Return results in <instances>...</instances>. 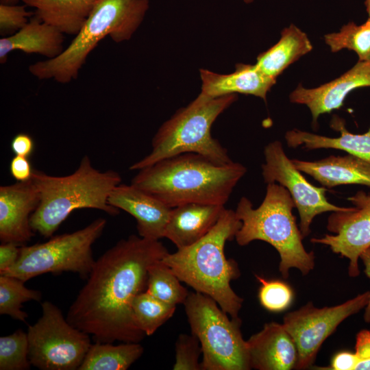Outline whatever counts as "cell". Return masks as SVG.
Listing matches in <instances>:
<instances>
[{
  "label": "cell",
  "instance_id": "cell-1",
  "mask_svg": "<svg viewBox=\"0 0 370 370\" xmlns=\"http://www.w3.org/2000/svg\"><path fill=\"white\" fill-rule=\"evenodd\" d=\"M169 251L159 240L131 235L95 261L66 319L95 341L140 343L146 336L134 323L132 305L146 291L149 267Z\"/></svg>",
  "mask_w": 370,
  "mask_h": 370
},
{
  "label": "cell",
  "instance_id": "cell-2",
  "mask_svg": "<svg viewBox=\"0 0 370 370\" xmlns=\"http://www.w3.org/2000/svg\"><path fill=\"white\" fill-rule=\"evenodd\" d=\"M246 172L239 162L219 165L184 153L138 170L131 184L171 208L189 203L224 206Z\"/></svg>",
  "mask_w": 370,
  "mask_h": 370
},
{
  "label": "cell",
  "instance_id": "cell-3",
  "mask_svg": "<svg viewBox=\"0 0 370 370\" xmlns=\"http://www.w3.org/2000/svg\"><path fill=\"white\" fill-rule=\"evenodd\" d=\"M241 225L236 212L225 208L203 238L174 253L168 252L161 259L181 282L212 298L231 318L238 317L243 299L230 286L241 273L236 261L226 258L224 247Z\"/></svg>",
  "mask_w": 370,
  "mask_h": 370
},
{
  "label": "cell",
  "instance_id": "cell-4",
  "mask_svg": "<svg viewBox=\"0 0 370 370\" xmlns=\"http://www.w3.org/2000/svg\"><path fill=\"white\" fill-rule=\"evenodd\" d=\"M32 180L40 197V202L30 217L34 232L51 237L70 214L77 209L93 208L110 215L119 209L108 202L112 190L121 177L112 170L99 171L85 156L76 171L66 176H53L34 169Z\"/></svg>",
  "mask_w": 370,
  "mask_h": 370
},
{
  "label": "cell",
  "instance_id": "cell-5",
  "mask_svg": "<svg viewBox=\"0 0 370 370\" xmlns=\"http://www.w3.org/2000/svg\"><path fill=\"white\" fill-rule=\"evenodd\" d=\"M149 0H97L92 12L62 53L29 65L38 79L60 84L75 80L86 59L98 43L109 36L116 43L129 40L143 23Z\"/></svg>",
  "mask_w": 370,
  "mask_h": 370
},
{
  "label": "cell",
  "instance_id": "cell-6",
  "mask_svg": "<svg viewBox=\"0 0 370 370\" xmlns=\"http://www.w3.org/2000/svg\"><path fill=\"white\" fill-rule=\"evenodd\" d=\"M294 201L286 188L273 182L267 186L261 204L254 208L245 197L239 200L236 214L242 222L235 239L241 246L260 240L273 246L280 257L279 270L284 278L292 268L307 275L314 267V255L308 252L292 210Z\"/></svg>",
  "mask_w": 370,
  "mask_h": 370
},
{
  "label": "cell",
  "instance_id": "cell-7",
  "mask_svg": "<svg viewBox=\"0 0 370 370\" xmlns=\"http://www.w3.org/2000/svg\"><path fill=\"white\" fill-rule=\"evenodd\" d=\"M236 99V94L210 97L199 93L160 127L152 139L150 153L130 169L138 171L184 153H198L219 165L232 162L227 149L212 137L211 129L217 117Z\"/></svg>",
  "mask_w": 370,
  "mask_h": 370
},
{
  "label": "cell",
  "instance_id": "cell-8",
  "mask_svg": "<svg viewBox=\"0 0 370 370\" xmlns=\"http://www.w3.org/2000/svg\"><path fill=\"white\" fill-rule=\"evenodd\" d=\"M183 304L191 333L201 347L202 370L251 369L239 317L229 319L212 298L196 291L189 293Z\"/></svg>",
  "mask_w": 370,
  "mask_h": 370
},
{
  "label": "cell",
  "instance_id": "cell-9",
  "mask_svg": "<svg viewBox=\"0 0 370 370\" xmlns=\"http://www.w3.org/2000/svg\"><path fill=\"white\" fill-rule=\"evenodd\" d=\"M106 220L98 218L71 233L51 237L49 241L20 247L15 263L0 275L27 282L45 273H77L87 279L95 263L92 247L101 236Z\"/></svg>",
  "mask_w": 370,
  "mask_h": 370
},
{
  "label": "cell",
  "instance_id": "cell-10",
  "mask_svg": "<svg viewBox=\"0 0 370 370\" xmlns=\"http://www.w3.org/2000/svg\"><path fill=\"white\" fill-rule=\"evenodd\" d=\"M42 314L29 325V359L41 370H76L91 344L90 335L71 325L49 301L41 304Z\"/></svg>",
  "mask_w": 370,
  "mask_h": 370
},
{
  "label": "cell",
  "instance_id": "cell-11",
  "mask_svg": "<svg viewBox=\"0 0 370 370\" xmlns=\"http://www.w3.org/2000/svg\"><path fill=\"white\" fill-rule=\"evenodd\" d=\"M369 297L370 291H366L337 306L319 308L309 302L287 313L282 324L297 347L298 361L295 369L310 367L325 340L343 320L365 308Z\"/></svg>",
  "mask_w": 370,
  "mask_h": 370
},
{
  "label": "cell",
  "instance_id": "cell-12",
  "mask_svg": "<svg viewBox=\"0 0 370 370\" xmlns=\"http://www.w3.org/2000/svg\"><path fill=\"white\" fill-rule=\"evenodd\" d=\"M265 162L262 175L267 184L276 182L291 194L300 218L299 230L303 238L310 232L314 218L326 212L344 210L347 207L335 206L328 201L325 187L309 182L285 153L280 141L269 143L264 150Z\"/></svg>",
  "mask_w": 370,
  "mask_h": 370
},
{
  "label": "cell",
  "instance_id": "cell-13",
  "mask_svg": "<svg viewBox=\"0 0 370 370\" xmlns=\"http://www.w3.org/2000/svg\"><path fill=\"white\" fill-rule=\"evenodd\" d=\"M348 200L353 207L332 212L328 219L327 229L335 234L313 238L311 242L328 245L333 252L347 258L349 275L356 277L360 273V255L370 247V193L360 190Z\"/></svg>",
  "mask_w": 370,
  "mask_h": 370
},
{
  "label": "cell",
  "instance_id": "cell-14",
  "mask_svg": "<svg viewBox=\"0 0 370 370\" xmlns=\"http://www.w3.org/2000/svg\"><path fill=\"white\" fill-rule=\"evenodd\" d=\"M40 202L38 191L32 181L16 182L0 187V239L19 245L34 235L30 217Z\"/></svg>",
  "mask_w": 370,
  "mask_h": 370
},
{
  "label": "cell",
  "instance_id": "cell-15",
  "mask_svg": "<svg viewBox=\"0 0 370 370\" xmlns=\"http://www.w3.org/2000/svg\"><path fill=\"white\" fill-rule=\"evenodd\" d=\"M370 87V60L358 61L339 77L314 88L299 84L290 95L292 103L304 104L310 110L313 126L319 116L340 109L347 95L359 88Z\"/></svg>",
  "mask_w": 370,
  "mask_h": 370
},
{
  "label": "cell",
  "instance_id": "cell-16",
  "mask_svg": "<svg viewBox=\"0 0 370 370\" xmlns=\"http://www.w3.org/2000/svg\"><path fill=\"white\" fill-rule=\"evenodd\" d=\"M108 202L135 218L140 237L153 240L164 238L172 208L153 195L132 184H120L111 192Z\"/></svg>",
  "mask_w": 370,
  "mask_h": 370
},
{
  "label": "cell",
  "instance_id": "cell-17",
  "mask_svg": "<svg viewBox=\"0 0 370 370\" xmlns=\"http://www.w3.org/2000/svg\"><path fill=\"white\" fill-rule=\"evenodd\" d=\"M251 369L290 370L296 367L298 350L283 324L271 322L247 341Z\"/></svg>",
  "mask_w": 370,
  "mask_h": 370
},
{
  "label": "cell",
  "instance_id": "cell-18",
  "mask_svg": "<svg viewBox=\"0 0 370 370\" xmlns=\"http://www.w3.org/2000/svg\"><path fill=\"white\" fill-rule=\"evenodd\" d=\"M225 209L223 205L198 203L176 206L171 210L164 238L177 249L191 245L212 229Z\"/></svg>",
  "mask_w": 370,
  "mask_h": 370
},
{
  "label": "cell",
  "instance_id": "cell-19",
  "mask_svg": "<svg viewBox=\"0 0 370 370\" xmlns=\"http://www.w3.org/2000/svg\"><path fill=\"white\" fill-rule=\"evenodd\" d=\"M201 94L210 97L242 93L258 97L264 101L276 80L262 73L256 64L239 63L235 71L220 74L200 69Z\"/></svg>",
  "mask_w": 370,
  "mask_h": 370
},
{
  "label": "cell",
  "instance_id": "cell-20",
  "mask_svg": "<svg viewBox=\"0 0 370 370\" xmlns=\"http://www.w3.org/2000/svg\"><path fill=\"white\" fill-rule=\"evenodd\" d=\"M301 172L312 177L323 187L359 184L370 187V164L356 156H330L317 161L292 160Z\"/></svg>",
  "mask_w": 370,
  "mask_h": 370
},
{
  "label": "cell",
  "instance_id": "cell-21",
  "mask_svg": "<svg viewBox=\"0 0 370 370\" xmlns=\"http://www.w3.org/2000/svg\"><path fill=\"white\" fill-rule=\"evenodd\" d=\"M64 42L62 32L34 16L19 31L0 39V62L4 64L8 54L14 51L53 59L65 49Z\"/></svg>",
  "mask_w": 370,
  "mask_h": 370
},
{
  "label": "cell",
  "instance_id": "cell-22",
  "mask_svg": "<svg viewBox=\"0 0 370 370\" xmlns=\"http://www.w3.org/2000/svg\"><path fill=\"white\" fill-rule=\"evenodd\" d=\"M331 127L340 132L338 137H327L294 129L286 133L285 139L289 147L341 149L370 164V127L364 134H353L347 130L345 121L337 116H333Z\"/></svg>",
  "mask_w": 370,
  "mask_h": 370
},
{
  "label": "cell",
  "instance_id": "cell-23",
  "mask_svg": "<svg viewBox=\"0 0 370 370\" xmlns=\"http://www.w3.org/2000/svg\"><path fill=\"white\" fill-rule=\"evenodd\" d=\"M97 0H21L35 9L36 17L64 34L75 36Z\"/></svg>",
  "mask_w": 370,
  "mask_h": 370
},
{
  "label": "cell",
  "instance_id": "cell-24",
  "mask_svg": "<svg viewBox=\"0 0 370 370\" xmlns=\"http://www.w3.org/2000/svg\"><path fill=\"white\" fill-rule=\"evenodd\" d=\"M312 49L306 34L291 24L282 31L275 45L258 56L255 64L265 75L276 80L290 64Z\"/></svg>",
  "mask_w": 370,
  "mask_h": 370
},
{
  "label": "cell",
  "instance_id": "cell-25",
  "mask_svg": "<svg viewBox=\"0 0 370 370\" xmlns=\"http://www.w3.org/2000/svg\"><path fill=\"white\" fill-rule=\"evenodd\" d=\"M139 343H112L96 341L92 344L78 370H125L143 354Z\"/></svg>",
  "mask_w": 370,
  "mask_h": 370
},
{
  "label": "cell",
  "instance_id": "cell-26",
  "mask_svg": "<svg viewBox=\"0 0 370 370\" xmlns=\"http://www.w3.org/2000/svg\"><path fill=\"white\" fill-rule=\"evenodd\" d=\"M175 308L176 306L166 304L146 291L137 295L132 305L134 323L146 336L152 335L168 321Z\"/></svg>",
  "mask_w": 370,
  "mask_h": 370
},
{
  "label": "cell",
  "instance_id": "cell-27",
  "mask_svg": "<svg viewBox=\"0 0 370 370\" xmlns=\"http://www.w3.org/2000/svg\"><path fill=\"white\" fill-rule=\"evenodd\" d=\"M146 291L171 305L183 304L189 292L173 271L161 260L149 269Z\"/></svg>",
  "mask_w": 370,
  "mask_h": 370
},
{
  "label": "cell",
  "instance_id": "cell-28",
  "mask_svg": "<svg viewBox=\"0 0 370 370\" xmlns=\"http://www.w3.org/2000/svg\"><path fill=\"white\" fill-rule=\"evenodd\" d=\"M23 280L0 275V314L26 322L27 314L21 310L22 304L42 299L40 291L27 288Z\"/></svg>",
  "mask_w": 370,
  "mask_h": 370
},
{
  "label": "cell",
  "instance_id": "cell-29",
  "mask_svg": "<svg viewBox=\"0 0 370 370\" xmlns=\"http://www.w3.org/2000/svg\"><path fill=\"white\" fill-rule=\"evenodd\" d=\"M325 43L332 52L343 49L354 51L358 61L370 60V18L362 24L349 22L344 25L338 32L324 36Z\"/></svg>",
  "mask_w": 370,
  "mask_h": 370
},
{
  "label": "cell",
  "instance_id": "cell-30",
  "mask_svg": "<svg viewBox=\"0 0 370 370\" xmlns=\"http://www.w3.org/2000/svg\"><path fill=\"white\" fill-rule=\"evenodd\" d=\"M27 333L17 330L0 338V369L27 370L30 368Z\"/></svg>",
  "mask_w": 370,
  "mask_h": 370
},
{
  "label": "cell",
  "instance_id": "cell-31",
  "mask_svg": "<svg viewBox=\"0 0 370 370\" xmlns=\"http://www.w3.org/2000/svg\"><path fill=\"white\" fill-rule=\"evenodd\" d=\"M261 284L258 299L263 308L270 312H282L291 304L293 293L286 283L276 280H267L256 275Z\"/></svg>",
  "mask_w": 370,
  "mask_h": 370
},
{
  "label": "cell",
  "instance_id": "cell-32",
  "mask_svg": "<svg viewBox=\"0 0 370 370\" xmlns=\"http://www.w3.org/2000/svg\"><path fill=\"white\" fill-rule=\"evenodd\" d=\"M202 354L199 339L193 334H181L175 343L174 370H202L199 357Z\"/></svg>",
  "mask_w": 370,
  "mask_h": 370
},
{
  "label": "cell",
  "instance_id": "cell-33",
  "mask_svg": "<svg viewBox=\"0 0 370 370\" xmlns=\"http://www.w3.org/2000/svg\"><path fill=\"white\" fill-rule=\"evenodd\" d=\"M25 5L0 3V35L11 36L23 27L34 14Z\"/></svg>",
  "mask_w": 370,
  "mask_h": 370
},
{
  "label": "cell",
  "instance_id": "cell-34",
  "mask_svg": "<svg viewBox=\"0 0 370 370\" xmlns=\"http://www.w3.org/2000/svg\"><path fill=\"white\" fill-rule=\"evenodd\" d=\"M355 353L359 358L356 370H370V330H362L357 334Z\"/></svg>",
  "mask_w": 370,
  "mask_h": 370
},
{
  "label": "cell",
  "instance_id": "cell-35",
  "mask_svg": "<svg viewBox=\"0 0 370 370\" xmlns=\"http://www.w3.org/2000/svg\"><path fill=\"white\" fill-rule=\"evenodd\" d=\"M34 169L28 158L15 156L10 164V172L17 182H26L32 179Z\"/></svg>",
  "mask_w": 370,
  "mask_h": 370
},
{
  "label": "cell",
  "instance_id": "cell-36",
  "mask_svg": "<svg viewBox=\"0 0 370 370\" xmlns=\"http://www.w3.org/2000/svg\"><path fill=\"white\" fill-rule=\"evenodd\" d=\"M359 358L354 352L347 351L341 352L336 354L328 367H322L321 369L332 370H356Z\"/></svg>",
  "mask_w": 370,
  "mask_h": 370
},
{
  "label": "cell",
  "instance_id": "cell-37",
  "mask_svg": "<svg viewBox=\"0 0 370 370\" xmlns=\"http://www.w3.org/2000/svg\"><path fill=\"white\" fill-rule=\"evenodd\" d=\"M20 245L14 243H2L0 245V273L11 267L17 260Z\"/></svg>",
  "mask_w": 370,
  "mask_h": 370
},
{
  "label": "cell",
  "instance_id": "cell-38",
  "mask_svg": "<svg viewBox=\"0 0 370 370\" xmlns=\"http://www.w3.org/2000/svg\"><path fill=\"white\" fill-rule=\"evenodd\" d=\"M34 143L32 138L24 133L16 134L11 142V149L15 156L28 158L34 151Z\"/></svg>",
  "mask_w": 370,
  "mask_h": 370
},
{
  "label": "cell",
  "instance_id": "cell-39",
  "mask_svg": "<svg viewBox=\"0 0 370 370\" xmlns=\"http://www.w3.org/2000/svg\"><path fill=\"white\" fill-rule=\"evenodd\" d=\"M360 258L362 260L365 265V273L370 279V247L361 253L360 255ZM364 319L367 323H370V297L369 303L365 307Z\"/></svg>",
  "mask_w": 370,
  "mask_h": 370
},
{
  "label": "cell",
  "instance_id": "cell-40",
  "mask_svg": "<svg viewBox=\"0 0 370 370\" xmlns=\"http://www.w3.org/2000/svg\"><path fill=\"white\" fill-rule=\"evenodd\" d=\"M19 1H21V0H0L1 3L10 5L18 4Z\"/></svg>",
  "mask_w": 370,
  "mask_h": 370
},
{
  "label": "cell",
  "instance_id": "cell-41",
  "mask_svg": "<svg viewBox=\"0 0 370 370\" xmlns=\"http://www.w3.org/2000/svg\"><path fill=\"white\" fill-rule=\"evenodd\" d=\"M365 5L366 7V10L368 13L369 17L370 18V0H365Z\"/></svg>",
  "mask_w": 370,
  "mask_h": 370
},
{
  "label": "cell",
  "instance_id": "cell-42",
  "mask_svg": "<svg viewBox=\"0 0 370 370\" xmlns=\"http://www.w3.org/2000/svg\"><path fill=\"white\" fill-rule=\"evenodd\" d=\"M254 0H244V2L245 3H251L253 2Z\"/></svg>",
  "mask_w": 370,
  "mask_h": 370
}]
</instances>
